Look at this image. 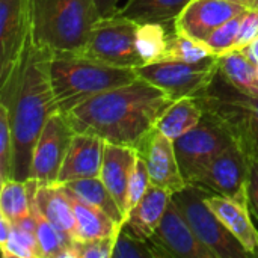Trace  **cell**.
<instances>
[{
  "label": "cell",
  "instance_id": "44dd1931",
  "mask_svg": "<svg viewBox=\"0 0 258 258\" xmlns=\"http://www.w3.org/2000/svg\"><path fill=\"white\" fill-rule=\"evenodd\" d=\"M76 215L77 233L74 240H91L98 237H118L121 225L116 224L106 212L86 203L70 187L62 184Z\"/></svg>",
  "mask_w": 258,
  "mask_h": 258
},
{
  "label": "cell",
  "instance_id": "d6986e66",
  "mask_svg": "<svg viewBox=\"0 0 258 258\" xmlns=\"http://www.w3.org/2000/svg\"><path fill=\"white\" fill-rule=\"evenodd\" d=\"M171 200V192L151 184L142 200L128 212L122 228L139 239H151L160 225Z\"/></svg>",
  "mask_w": 258,
  "mask_h": 258
},
{
  "label": "cell",
  "instance_id": "f1b7e54d",
  "mask_svg": "<svg viewBox=\"0 0 258 258\" xmlns=\"http://www.w3.org/2000/svg\"><path fill=\"white\" fill-rule=\"evenodd\" d=\"M210 56H216V54H213V51L209 48V45L204 41L192 39V38L174 30L160 60H157V62H162V60L194 62V60H201V59H206Z\"/></svg>",
  "mask_w": 258,
  "mask_h": 258
},
{
  "label": "cell",
  "instance_id": "8d00e7d4",
  "mask_svg": "<svg viewBox=\"0 0 258 258\" xmlns=\"http://www.w3.org/2000/svg\"><path fill=\"white\" fill-rule=\"evenodd\" d=\"M119 0H97V5L100 8V12L103 17H110L118 11Z\"/></svg>",
  "mask_w": 258,
  "mask_h": 258
},
{
  "label": "cell",
  "instance_id": "f35d334b",
  "mask_svg": "<svg viewBox=\"0 0 258 258\" xmlns=\"http://www.w3.org/2000/svg\"><path fill=\"white\" fill-rule=\"evenodd\" d=\"M239 51H243L254 63H257L258 65V36L249 44V45H246L245 48H242V50H239Z\"/></svg>",
  "mask_w": 258,
  "mask_h": 258
},
{
  "label": "cell",
  "instance_id": "9c48e42d",
  "mask_svg": "<svg viewBox=\"0 0 258 258\" xmlns=\"http://www.w3.org/2000/svg\"><path fill=\"white\" fill-rule=\"evenodd\" d=\"M234 142L233 135L222 122L204 113L195 128L174 141L180 169L186 181H194L213 159Z\"/></svg>",
  "mask_w": 258,
  "mask_h": 258
},
{
  "label": "cell",
  "instance_id": "cb8c5ba5",
  "mask_svg": "<svg viewBox=\"0 0 258 258\" xmlns=\"http://www.w3.org/2000/svg\"><path fill=\"white\" fill-rule=\"evenodd\" d=\"M219 74L242 94L258 97V65L243 51L221 54Z\"/></svg>",
  "mask_w": 258,
  "mask_h": 258
},
{
  "label": "cell",
  "instance_id": "f546056e",
  "mask_svg": "<svg viewBox=\"0 0 258 258\" xmlns=\"http://www.w3.org/2000/svg\"><path fill=\"white\" fill-rule=\"evenodd\" d=\"M112 258H163L160 251L153 245L148 239H139L124 228H121L115 246Z\"/></svg>",
  "mask_w": 258,
  "mask_h": 258
},
{
  "label": "cell",
  "instance_id": "4316f807",
  "mask_svg": "<svg viewBox=\"0 0 258 258\" xmlns=\"http://www.w3.org/2000/svg\"><path fill=\"white\" fill-rule=\"evenodd\" d=\"M0 215L11 222L21 221L32 215V203L27 181L6 180L0 183Z\"/></svg>",
  "mask_w": 258,
  "mask_h": 258
},
{
  "label": "cell",
  "instance_id": "836d02e7",
  "mask_svg": "<svg viewBox=\"0 0 258 258\" xmlns=\"http://www.w3.org/2000/svg\"><path fill=\"white\" fill-rule=\"evenodd\" d=\"M116 237H98L91 240H74L71 258H112Z\"/></svg>",
  "mask_w": 258,
  "mask_h": 258
},
{
  "label": "cell",
  "instance_id": "8fae6325",
  "mask_svg": "<svg viewBox=\"0 0 258 258\" xmlns=\"http://www.w3.org/2000/svg\"><path fill=\"white\" fill-rule=\"evenodd\" d=\"M74 135L76 132L67 113L59 110L53 112L35 144L29 178L57 183L62 163Z\"/></svg>",
  "mask_w": 258,
  "mask_h": 258
},
{
  "label": "cell",
  "instance_id": "9a60e30c",
  "mask_svg": "<svg viewBox=\"0 0 258 258\" xmlns=\"http://www.w3.org/2000/svg\"><path fill=\"white\" fill-rule=\"evenodd\" d=\"M245 11L246 8L227 0H192L177 17L174 26L178 33L206 41L215 29Z\"/></svg>",
  "mask_w": 258,
  "mask_h": 258
},
{
  "label": "cell",
  "instance_id": "603a6c76",
  "mask_svg": "<svg viewBox=\"0 0 258 258\" xmlns=\"http://www.w3.org/2000/svg\"><path fill=\"white\" fill-rule=\"evenodd\" d=\"M192 0H127L115 12L136 23H174Z\"/></svg>",
  "mask_w": 258,
  "mask_h": 258
},
{
  "label": "cell",
  "instance_id": "7c38bea8",
  "mask_svg": "<svg viewBox=\"0 0 258 258\" xmlns=\"http://www.w3.org/2000/svg\"><path fill=\"white\" fill-rule=\"evenodd\" d=\"M30 36V0H0V83L21 62Z\"/></svg>",
  "mask_w": 258,
  "mask_h": 258
},
{
  "label": "cell",
  "instance_id": "3957f363",
  "mask_svg": "<svg viewBox=\"0 0 258 258\" xmlns=\"http://www.w3.org/2000/svg\"><path fill=\"white\" fill-rule=\"evenodd\" d=\"M138 79L135 68H119L77 51H53L50 80L56 109L68 113L86 100Z\"/></svg>",
  "mask_w": 258,
  "mask_h": 258
},
{
  "label": "cell",
  "instance_id": "ba28073f",
  "mask_svg": "<svg viewBox=\"0 0 258 258\" xmlns=\"http://www.w3.org/2000/svg\"><path fill=\"white\" fill-rule=\"evenodd\" d=\"M138 77L163 89L172 100L195 98L203 94L219 73V56L201 60H162L135 68Z\"/></svg>",
  "mask_w": 258,
  "mask_h": 258
},
{
  "label": "cell",
  "instance_id": "e0dca14e",
  "mask_svg": "<svg viewBox=\"0 0 258 258\" xmlns=\"http://www.w3.org/2000/svg\"><path fill=\"white\" fill-rule=\"evenodd\" d=\"M106 141L91 133H76L65 160L62 163L57 183L65 184L74 180L100 177Z\"/></svg>",
  "mask_w": 258,
  "mask_h": 258
},
{
  "label": "cell",
  "instance_id": "ab89813d",
  "mask_svg": "<svg viewBox=\"0 0 258 258\" xmlns=\"http://www.w3.org/2000/svg\"><path fill=\"white\" fill-rule=\"evenodd\" d=\"M227 2L240 5V6L246 8V9H257L258 11V0H227Z\"/></svg>",
  "mask_w": 258,
  "mask_h": 258
},
{
  "label": "cell",
  "instance_id": "d590c367",
  "mask_svg": "<svg viewBox=\"0 0 258 258\" xmlns=\"http://www.w3.org/2000/svg\"><path fill=\"white\" fill-rule=\"evenodd\" d=\"M245 153L249 160V183H248L249 210L258 219V154L254 151H245Z\"/></svg>",
  "mask_w": 258,
  "mask_h": 258
},
{
  "label": "cell",
  "instance_id": "4fadbf2b",
  "mask_svg": "<svg viewBox=\"0 0 258 258\" xmlns=\"http://www.w3.org/2000/svg\"><path fill=\"white\" fill-rule=\"evenodd\" d=\"M150 240L163 258H216L197 237L174 200L168 204L162 222Z\"/></svg>",
  "mask_w": 258,
  "mask_h": 258
},
{
  "label": "cell",
  "instance_id": "5bb4252c",
  "mask_svg": "<svg viewBox=\"0 0 258 258\" xmlns=\"http://www.w3.org/2000/svg\"><path fill=\"white\" fill-rule=\"evenodd\" d=\"M139 156L145 160L153 186L166 189L172 195L187 186L177 159L174 141L154 128L138 148Z\"/></svg>",
  "mask_w": 258,
  "mask_h": 258
},
{
  "label": "cell",
  "instance_id": "7a4b0ae2",
  "mask_svg": "<svg viewBox=\"0 0 258 258\" xmlns=\"http://www.w3.org/2000/svg\"><path fill=\"white\" fill-rule=\"evenodd\" d=\"M53 50L38 45L32 36L18 67L0 83V104L9 112L14 138V178L26 181L35 144L56 112V101L50 80Z\"/></svg>",
  "mask_w": 258,
  "mask_h": 258
},
{
  "label": "cell",
  "instance_id": "6da1fadb",
  "mask_svg": "<svg viewBox=\"0 0 258 258\" xmlns=\"http://www.w3.org/2000/svg\"><path fill=\"white\" fill-rule=\"evenodd\" d=\"M172 101L163 89L138 77L86 100L67 116L76 133L97 135L138 150Z\"/></svg>",
  "mask_w": 258,
  "mask_h": 258
},
{
  "label": "cell",
  "instance_id": "5b68a950",
  "mask_svg": "<svg viewBox=\"0 0 258 258\" xmlns=\"http://www.w3.org/2000/svg\"><path fill=\"white\" fill-rule=\"evenodd\" d=\"M204 113L216 118L245 150L258 154V97L233 88L219 73L198 97Z\"/></svg>",
  "mask_w": 258,
  "mask_h": 258
},
{
  "label": "cell",
  "instance_id": "74e56055",
  "mask_svg": "<svg viewBox=\"0 0 258 258\" xmlns=\"http://www.w3.org/2000/svg\"><path fill=\"white\" fill-rule=\"evenodd\" d=\"M11 233H12V222L0 215V243H5L9 237H11Z\"/></svg>",
  "mask_w": 258,
  "mask_h": 258
},
{
  "label": "cell",
  "instance_id": "d6a6232c",
  "mask_svg": "<svg viewBox=\"0 0 258 258\" xmlns=\"http://www.w3.org/2000/svg\"><path fill=\"white\" fill-rule=\"evenodd\" d=\"M150 186H151V180H150L147 163L138 153V159L130 174L128 187H127V215L142 200V197L147 194Z\"/></svg>",
  "mask_w": 258,
  "mask_h": 258
},
{
  "label": "cell",
  "instance_id": "30bf717a",
  "mask_svg": "<svg viewBox=\"0 0 258 258\" xmlns=\"http://www.w3.org/2000/svg\"><path fill=\"white\" fill-rule=\"evenodd\" d=\"M190 183L249 209V160L237 142L213 159Z\"/></svg>",
  "mask_w": 258,
  "mask_h": 258
},
{
  "label": "cell",
  "instance_id": "7402d4cb",
  "mask_svg": "<svg viewBox=\"0 0 258 258\" xmlns=\"http://www.w3.org/2000/svg\"><path fill=\"white\" fill-rule=\"evenodd\" d=\"M204 116V110L197 98L174 100L157 121L156 128L171 141H177L192 128H195Z\"/></svg>",
  "mask_w": 258,
  "mask_h": 258
},
{
  "label": "cell",
  "instance_id": "2e32d148",
  "mask_svg": "<svg viewBox=\"0 0 258 258\" xmlns=\"http://www.w3.org/2000/svg\"><path fill=\"white\" fill-rule=\"evenodd\" d=\"M26 181L30 192V201L60 231V234L71 245L77 233L76 215L62 184L45 183L35 178H29Z\"/></svg>",
  "mask_w": 258,
  "mask_h": 258
},
{
  "label": "cell",
  "instance_id": "d4e9b609",
  "mask_svg": "<svg viewBox=\"0 0 258 258\" xmlns=\"http://www.w3.org/2000/svg\"><path fill=\"white\" fill-rule=\"evenodd\" d=\"M65 186L70 187L76 195H79L86 203H89V204L101 209L103 212H106L121 227L124 225L125 215L100 177L74 180V181L65 183Z\"/></svg>",
  "mask_w": 258,
  "mask_h": 258
},
{
  "label": "cell",
  "instance_id": "52a82bcc",
  "mask_svg": "<svg viewBox=\"0 0 258 258\" xmlns=\"http://www.w3.org/2000/svg\"><path fill=\"white\" fill-rule=\"evenodd\" d=\"M141 23L119 17H101L94 26L83 53L112 67L138 68L145 65L139 44Z\"/></svg>",
  "mask_w": 258,
  "mask_h": 258
},
{
  "label": "cell",
  "instance_id": "83f0119b",
  "mask_svg": "<svg viewBox=\"0 0 258 258\" xmlns=\"http://www.w3.org/2000/svg\"><path fill=\"white\" fill-rule=\"evenodd\" d=\"M32 203V201H30ZM32 215L36 225V239L41 258H71V245L60 231L32 203Z\"/></svg>",
  "mask_w": 258,
  "mask_h": 258
},
{
  "label": "cell",
  "instance_id": "484cf974",
  "mask_svg": "<svg viewBox=\"0 0 258 258\" xmlns=\"http://www.w3.org/2000/svg\"><path fill=\"white\" fill-rule=\"evenodd\" d=\"M0 248L3 258H41L33 215L12 222L11 237Z\"/></svg>",
  "mask_w": 258,
  "mask_h": 258
},
{
  "label": "cell",
  "instance_id": "277c9868",
  "mask_svg": "<svg viewBox=\"0 0 258 258\" xmlns=\"http://www.w3.org/2000/svg\"><path fill=\"white\" fill-rule=\"evenodd\" d=\"M32 39L53 51H82L103 17L97 0H30Z\"/></svg>",
  "mask_w": 258,
  "mask_h": 258
},
{
  "label": "cell",
  "instance_id": "1f68e13d",
  "mask_svg": "<svg viewBox=\"0 0 258 258\" xmlns=\"http://www.w3.org/2000/svg\"><path fill=\"white\" fill-rule=\"evenodd\" d=\"M246 12V11H245ZM239 14L236 15L234 18L225 21L222 26H219L218 29H215L207 38H206V44L209 45V48L213 51V54L216 56H221V54H225L228 53L236 39H237V35H239V29H240V23L243 20V14Z\"/></svg>",
  "mask_w": 258,
  "mask_h": 258
},
{
  "label": "cell",
  "instance_id": "e575fe53",
  "mask_svg": "<svg viewBox=\"0 0 258 258\" xmlns=\"http://www.w3.org/2000/svg\"><path fill=\"white\" fill-rule=\"evenodd\" d=\"M258 36V11L257 9H246V12L243 14V20L240 23V29H239V35L237 39L233 45V48L228 51H239L242 48H245L246 45H249L255 38Z\"/></svg>",
  "mask_w": 258,
  "mask_h": 258
},
{
  "label": "cell",
  "instance_id": "ac0fdd59",
  "mask_svg": "<svg viewBox=\"0 0 258 258\" xmlns=\"http://www.w3.org/2000/svg\"><path fill=\"white\" fill-rule=\"evenodd\" d=\"M138 159V150L128 145L106 142L100 178L110 190L127 219V187Z\"/></svg>",
  "mask_w": 258,
  "mask_h": 258
},
{
  "label": "cell",
  "instance_id": "ffe728a7",
  "mask_svg": "<svg viewBox=\"0 0 258 258\" xmlns=\"http://www.w3.org/2000/svg\"><path fill=\"white\" fill-rule=\"evenodd\" d=\"M206 203L221 218L251 257L258 258V231L251 219L249 209L212 192L206 195Z\"/></svg>",
  "mask_w": 258,
  "mask_h": 258
},
{
  "label": "cell",
  "instance_id": "4dcf8cb0",
  "mask_svg": "<svg viewBox=\"0 0 258 258\" xmlns=\"http://www.w3.org/2000/svg\"><path fill=\"white\" fill-rule=\"evenodd\" d=\"M14 178V138L9 112L0 104V183Z\"/></svg>",
  "mask_w": 258,
  "mask_h": 258
},
{
  "label": "cell",
  "instance_id": "8992f818",
  "mask_svg": "<svg viewBox=\"0 0 258 258\" xmlns=\"http://www.w3.org/2000/svg\"><path fill=\"white\" fill-rule=\"evenodd\" d=\"M207 189L187 183V186L174 194L172 200L183 213L197 237L216 258H249L251 254L242 246L234 234L227 228L221 218L206 203Z\"/></svg>",
  "mask_w": 258,
  "mask_h": 258
}]
</instances>
